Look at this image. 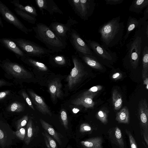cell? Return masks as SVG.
<instances>
[{
    "label": "cell",
    "instance_id": "obj_2",
    "mask_svg": "<svg viewBox=\"0 0 148 148\" xmlns=\"http://www.w3.org/2000/svg\"><path fill=\"white\" fill-rule=\"evenodd\" d=\"M35 37L45 44L53 53L61 52L66 46V42L58 37L46 25L38 23L32 27Z\"/></svg>",
    "mask_w": 148,
    "mask_h": 148
},
{
    "label": "cell",
    "instance_id": "obj_43",
    "mask_svg": "<svg viewBox=\"0 0 148 148\" xmlns=\"http://www.w3.org/2000/svg\"><path fill=\"white\" fill-rule=\"evenodd\" d=\"M6 138L5 132L0 129V141L2 142V143L5 141Z\"/></svg>",
    "mask_w": 148,
    "mask_h": 148
},
{
    "label": "cell",
    "instance_id": "obj_49",
    "mask_svg": "<svg viewBox=\"0 0 148 148\" xmlns=\"http://www.w3.org/2000/svg\"><path fill=\"white\" fill-rule=\"evenodd\" d=\"M66 148H70L69 146H68Z\"/></svg>",
    "mask_w": 148,
    "mask_h": 148
},
{
    "label": "cell",
    "instance_id": "obj_33",
    "mask_svg": "<svg viewBox=\"0 0 148 148\" xmlns=\"http://www.w3.org/2000/svg\"><path fill=\"white\" fill-rule=\"evenodd\" d=\"M108 112L104 109L100 110L97 113V118L101 122L104 124H106L108 123Z\"/></svg>",
    "mask_w": 148,
    "mask_h": 148
},
{
    "label": "cell",
    "instance_id": "obj_10",
    "mask_svg": "<svg viewBox=\"0 0 148 148\" xmlns=\"http://www.w3.org/2000/svg\"><path fill=\"white\" fill-rule=\"evenodd\" d=\"M78 23L76 20L70 16L65 24L58 22H53L49 26V28L60 38L66 42L68 39V33L71 30L72 27Z\"/></svg>",
    "mask_w": 148,
    "mask_h": 148
},
{
    "label": "cell",
    "instance_id": "obj_31",
    "mask_svg": "<svg viewBox=\"0 0 148 148\" xmlns=\"http://www.w3.org/2000/svg\"><path fill=\"white\" fill-rule=\"evenodd\" d=\"M47 148H58L56 142L49 134L44 132L42 133Z\"/></svg>",
    "mask_w": 148,
    "mask_h": 148
},
{
    "label": "cell",
    "instance_id": "obj_48",
    "mask_svg": "<svg viewBox=\"0 0 148 148\" xmlns=\"http://www.w3.org/2000/svg\"><path fill=\"white\" fill-rule=\"evenodd\" d=\"M75 110H73V111L74 113H77L79 111V110L77 109H74Z\"/></svg>",
    "mask_w": 148,
    "mask_h": 148
},
{
    "label": "cell",
    "instance_id": "obj_46",
    "mask_svg": "<svg viewBox=\"0 0 148 148\" xmlns=\"http://www.w3.org/2000/svg\"><path fill=\"white\" fill-rule=\"evenodd\" d=\"M143 79V84H144L146 85V88L148 89V79L147 75L145 76L144 77H142Z\"/></svg>",
    "mask_w": 148,
    "mask_h": 148
},
{
    "label": "cell",
    "instance_id": "obj_45",
    "mask_svg": "<svg viewBox=\"0 0 148 148\" xmlns=\"http://www.w3.org/2000/svg\"><path fill=\"white\" fill-rule=\"evenodd\" d=\"M122 76L119 73H116L112 75V77L114 79H120Z\"/></svg>",
    "mask_w": 148,
    "mask_h": 148
},
{
    "label": "cell",
    "instance_id": "obj_38",
    "mask_svg": "<svg viewBox=\"0 0 148 148\" xmlns=\"http://www.w3.org/2000/svg\"><path fill=\"white\" fill-rule=\"evenodd\" d=\"M92 129L90 126L86 123L82 124L79 127V131L82 133L92 132Z\"/></svg>",
    "mask_w": 148,
    "mask_h": 148
},
{
    "label": "cell",
    "instance_id": "obj_9",
    "mask_svg": "<svg viewBox=\"0 0 148 148\" xmlns=\"http://www.w3.org/2000/svg\"><path fill=\"white\" fill-rule=\"evenodd\" d=\"M138 116L141 134L148 145V107L146 99L140 100L138 104Z\"/></svg>",
    "mask_w": 148,
    "mask_h": 148
},
{
    "label": "cell",
    "instance_id": "obj_30",
    "mask_svg": "<svg viewBox=\"0 0 148 148\" xmlns=\"http://www.w3.org/2000/svg\"><path fill=\"white\" fill-rule=\"evenodd\" d=\"M33 135V128L32 125V121L30 119L28 121L26 126V134L24 141L26 144L28 145Z\"/></svg>",
    "mask_w": 148,
    "mask_h": 148
},
{
    "label": "cell",
    "instance_id": "obj_36",
    "mask_svg": "<svg viewBox=\"0 0 148 148\" xmlns=\"http://www.w3.org/2000/svg\"><path fill=\"white\" fill-rule=\"evenodd\" d=\"M60 117L62 124L66 129H68V121L66 112L62 109L60 112Z\"/></svg>",
    "mask_w": 148,
    "mask_h": 148
},
{
    "label": "cell",
    "instance_id": "obj_40",
    "mask_svg": "<svg viewBox=\"0 0 148 148\" xmlns=\"http://www.w3.org/2000/svg\"><path fill=\"white\" fill-rule=\"evenodd\" d=\"M21 95L29 107L33 110H34L35 109L32 101L26 93L25 91H23L21 92Z\"/></svg>",
    "mask_w": 148,
    "mask_h": 148
},
{
    "label": "cell",
    "instance_id": "obj_20",
    "mask_svg": "<svg viewBox=\"0 0 148 148\" xmlns=\"http://www.w3.org/2000/svg\"><path fill=\"white\" fill-rule=\"evenodd\" d=\"M103 139L101 137L92 138L80 142L84 148H103Z\"/></svg>",
    "mask_w": 148,
    "mask_h": 148
},
{
    "label": "cell",
    "instance_id": "obj_26",
    "mask_svg": "<svg viewBox=\"0 0 148 148\" xmlns=\"http://www.w3.org/2000/svg\"><path fill=\"white\" fill-rule=\"evenodd\" d=\"M51 54L50 55V60L56 65L64 66L67 64L69 62L70 60L67 57L63 54L57 53L54 54V53H52V55Z\"/></svg>",
    "mask_w": 148,
    "mask_h": 148
},
{
    "label": "cell",
    "instance_id": "obj_11",
    "mask_svg": "<svg viewBox=\"0 0 148 148\" xmlns=\"http://www.w3.org/2000/svg\"><path fill=\"white\" fill-rule=\"evenodd\" d=\"M68 39L76 52L92 55V52L78 32L71 29L68 33Z\"/></svg>",
    "mask_w": 148,
    "mask_h": 148
},
{
    "label": "cell",
    "instance_id": "obj_3",
    "mask_svg": "<svg viewBox=\"0 0 148 148\" xmlns=\"http://www.w3.org/2000/svg\"><path fill=\"white\" fill-rule=\"evenodd\" d=\"M11 39L27 56L41 58L53 53L48 49L29 40L22 38Z\"/></svg>",
    "mask_w": 148,
    "mask_h": 148
},
{
    "label": "cell",
    "instance_id": "obj_8",
    "mask_svg": "<svg viewBox=\"0 0 148 148\" xmlns=\"http://www.w3.org/2000/svg\"><path fill=\"white\" fill-rule=\"evenodd\" d=\"M0 15L7 22L12 25L26 34H28L33 30L32 29L26 27L10 9L0 1Z\"/></svg>",
    "mask_w": 148,
    "mask_h": 148
},
{
    "label": "cell",
    "instance_id": "obj_12",
    "mask_svg": "<svg viewBox=\"0 0 148 148\" xmlns=\"http://www.w3.org/2000/svg\"><path fill=\"white\" fill-rule=\"evenodd\" d=\"M147 19L144 16L138 19L131 16H129L127 23L126 33L120 44L121 46H123L132 32L135 29L141 27Z\"/></svg>",
    "mask_w": 148,
    "mask_h": 148
},
{
    "label": "cell",
    "instance_id": "obj_16",
    "mask_svg": "<svg viewBox=\"0 0 148 148\" xmlns=\"http://www.w3.org/2000/svg\"><path fill=\"white\" fill-rule=\"evenodd\" d=\"M111 142L120 148H124L125 144L121 130L118 127L111 129L108 132Z\"/></svg>",
    "mask_w": 148,
    "mask_h": 148
},
{
    "label": "cell",
    "instance_id": "obj_17",
    "mask_svg": "<svg viewBox=\"0 0 148 148\" xmlns=\"http://www.w3.org/2000/svg\"><path fill=\"white\" fill-rule=\"evenodd\" d=\"M62 88V84L57 79L51 81L49 83V90L53 100L55 101L57 98H60L62 96L63 93Z\"/></svg>",
    "mask_w": 148,
    "mask_h": 148
},
{
    "label": "cell",
    "instance_id": "obj_29",
    "mask_svg": "<svg viewBox=\"0 0 148 148\" xmlns=\"http://www.w3.org/2000/svg\"><path fill=\"white\" fill-rule=\"evenodd\" d=\"M112 98L114 109L116 110H119L122 105L121 95L116 90L114 89L112 92Z\"/></svg>",
    "mask_w": 148,
    "mask_h": 148
},
{
    "label": "cell",
    "instance_id": "obj_22",
    "mask_svg": "<svg viewBox=\"0 0 148 148\" xmlns=\"http://www.w3.org/2000/svg\"><path fill=\"white\" fill-rule=\"evenodd\" d=\"M40 121L42 128L60 145L61 142L60 136L58 133L55 130L51 125L44 120L40 119Z\"/></svg>",
    "mask_w": 148,
    "mask_h": 148
},
{
    "label": "cell",
    "instance_id": "obj_42",
    "mask_svg": "<svg viewBox=\"0 0 148 148\" xmlns=\"http://www.w3.org/2000/svg\"><path fill=\"white\" fill-rule=\"evenodd\" d=\"M10 91L7 90L0 92V100L5 98L10 93Z\"/></svg>",
    "mask_w": 148,
    "mask_h": 148
},
{
    "label": "cell",
    "instance_id": "obj_13",
    "mask_svg": "<svg viewBox=\"0 0 148 148\" xmlns=\"http://www.w3.org/2000/svg\"><path fill=\"white\" fill-rule=\"evenodd\" d=\"M35 1L42 14H44V10L47 11L51 15L54 13H63L53 0H35Z\"/></svg>",
    "mask_w": 148,
    "mask_h": 148
},
{
    "label": "cell",
    "instance_id": "obj_28",
    "mask_svg": "<svg viewBox=\"0 0 148 148\" xmlns=\"http://www.w3.org/2000/svg\"><path fill=\"white\" fill-rule=\"evenodd\" d=\"M14 10L16 14L23 20L29 23L32 24H35L36 21V17L16 8L15 7Z\"/></svg>",
    "mask_w": 148,
    "mask_h": 148
},
{
    "label": "cell",
    "instance_id": "obj_34",
    "mask_svg": "<svg viewBox=\"0 0 148 148\" xmlns=\"http://www.w3.org/2000/svg\"><path fill=\"white\" fill-rule=\"evenodd\" d=\"M103 88L101 86L99 85L94 86L84 92L83 95H96L97 92L101 90Z\"/></svg>",
    "mask_w": 148,
    "mask_h": 148
},
{
    "label": "cell",
    "instance_id": "obj_21",
    "mask_svg": "<svg viewBox=\"0 0 148 148\" xmlns=\"http://www.w3.org/2000/svg\"><path fill=\"white\" fill-rule=\"evenodd\" d=\"M148 7V0H134L129 8V10L137 14L141 13L143 10Z\"/></svg>",
    "mask_w": 148,
    "mask_h": 148
},
{
    "label": "cell",
    "instance_id": "obj_25",
    "mask_svg": "<svg viewBox=\"0 0 148 148\" xmlns=\"http://www.w3.org/2000/svg\"><path fill=\"white\" fill-rule=\"evenodd\" d=\"M116 120L119 123L128 124L130 121V115L126 107H123L116 115Z\"/></svg>",
    "mask_w": 148,
    "mask_h": 148
},
{
    "label": "cell",
    "instance_id": "obj_27",
    "mask_svg": "<svg viewBox=\"0 0 148 148\" xmlns=\"http://www.w3.org/2000/svg\"><path fill=\"white\" fill-rule=\"evenodd\" d=\"M142 77L147 75L148 71V45L144 47L142 53Z\"/></svg>",
    "mask_w": 148,
    "mask_h": 148
},
{
    "label": "cell",
    "instance_id": "obj_15",
    "mask_svg": "<svg viewBox=\"0 0 148 148\" xmlns=\"http://www.w3.org/2000/svg\"><path fill=\"white\" fill-rule=\"evenodd\" d=\"M28 92L37 109L42 114H47L51 116V112L42 99L32 91L29 90Z\"/></svg>",
    "mask_w": 148,
    "mask_h": 148
},
{
    "label": "cell",
    "instance_id": "obj_44",
    "mask_svg": "<svg viewBox=\"0 0 148 148\" xmlns=\"http://www.w3.org/2000/svg\"><path fill=\"white\" fill-rule=\"evenodd\" d=\"M10 84L5 80L0 79V87L5 86H10Z\"/></svg>",
    "mask_w": 148,
    "mask_h": 148
},
{
    "label": "cell",
    "instance_id": "obj_37",
    "mask_svg": "<svg viewBox=\"0 0 148 148\" xmlns=\"http://www.w3.org/2000/svg\"><path fill=\"white\" fill-rule=\"evenodd\" d=\"M125 132L129 138L130 148H138L136 140L131 133L127 130H126Z\"/></svg>",
    "mask_w": 148,
    "mask_h": 148
},
{
    "label": "cell",
    "instance_id": "obj_1",
    "mask_svg": "<svg viewBox=\"0 0 148 148\" xmlns=\"http://www.w3.org/2000/svg\"><path fill=\"white\" fill-rule=\"evenodd\" d=\"M125 25L120 16L112 18L99 27L101 45L108 49L121 44L123 37Z\"/></svg>",
    "mask_w": 148,
    "mask_h": 148
},
{
    "label": "cell",
    "instance_id": "obj_47",
    "mask_svg": "<svg viewBox=\"0 0 148 148\" xmlns=\"http://www.w3.org/2000/svg\"><path fill=\"white\" fill-rule=\"evenodd\" d=\"M0 27H3V24L1 18L0 16Z\"/></svg>",
    "mask_w": 148,
    "mask_h": 148
},
{
    "label": "cell",
    "instance_id": "obj_39",
    "mask_svg": "<svg viewBox=\"0 0 148 148\" xmlns=\"http://www.w3.org/2000/svg\"><path fill=\"white\" fill-rule=\"evenodd\" d=\"M16 136L20 140H24L26 134V130L25 128L22 127L15 132Z\"/></svg>",
    "mask_w": 148,
    "mask_h": 148
},
{
    "label": "cell",
    "instance_id": "obj_14",
    "mask_svg": "<svg viewBox=\"0 0 148 148\" xmlns=\"http://www.w3.org/2000/svg\"><path fill=\"white\" fill-rule=\"evenodd\" d=\"M0 42L7 49L14 53L17 58L21 59L27 56L11 38H0Z\"/></svg>",
    "mask_w": 148,
    "mask_h": 148
},
{
    "label": "cell",
    "instance_id": "obj_23",
    "mask_svg": "<svg viewBox=\"0 0 148 148\" xmlns=\"http://www.w3.org/2000/svg\"><path fill=\"white\" fill-rule=\"evenodd\" d=\"M21 60L24 63L31 65L40 70L46 71L48 69L47 67L43 63L34 59L31 57L27 56Z\"/></svg>",
    "mask_w": 148,
    "mask_h": 148
},
{
    "label": "cell",
    "instance_id": "obj_24",
    "mask_svg": "<svg viewBox=\"0 0 148 148\" xmlns=\"http://www.w3.org/2000/svg\"><path fill=\"white\" fill-rule=\"evenodd\" d=\"M15 7L35 17L38 15L37 10L33 6L27 5L24 6L20 3L18 0H14L10 1Z\"/></svg>",
    "mask_w": 148,
    "mask_h": 148
},
{
    "label": "cell",
    "instance_id": "obj_19",
    "mask_svg": "<svg viewBox=\"0 0 148 148\" xmlns=\"http://www.w3.org/2000/svg\"><path fill=\"white\" fill-rule=\"evenodd\" d=\"M95 95H82L73 100L71 103L75 105L83 106L86 108H92L95 105L93 99Z\"/></svg>",
    "mask_w": 148,
    "mask_h": 148
},
{
    "label": "cell",
    "instance_id": "obj_32",
    "mask_svg": "<svg viewBox=\"0 0 148 148\" xmlns=\"http://www.w3.org/2000/svg\"><path fill=\"white\" fill-rule=\"evenodd\" d=\"M23 104L18 102H15L11 103L8 107V110L11 112H20L24 110Z\"/></svg>",
    "mask_w": 148,
    "mask_h": 148
},
{
    "label": "cell",
    "instance_id": "obj_18",
    "mask_svg": "<svg viewBox=\"0 0 148 148\" xmlns=\"http://www.w3.org/2000/svg\"><path fill=\"white\" fill-rule=\"evenodd\" d=\"M77 53L79 58L88 65L97 69L101 70L103 69L102 64L93 56L79 52Z\"/></svg>",
    "mask_w": 148,
    "mask_h": 148
},
{
    "label": "cell",
    "instance_id": "obj_5",
    "mask_svg": "<svg viewBox=\"0 0 148 148\" xmlns=\"http://www.w3.org/2000/svg\"><path fill=\"white\" fill-rule=\"evenodd\" d=\"M85 42L92 51V56L99 61L112 62L116 60L117 58L116 52L107 49L95 41L86 39Z\"/></svg>",
    "mask_w": 148,
    "mask_h": 148
},
{
    "label": "cell",
    "instance_id": "obj_41",
    "mask_svg": "<svg viewBox=\"0 0 148 148\" xmlns=\"http://www.w3.org/2000/svg\"><path fill=\"white\" fill-rule=\"evenodd\" d=\"M104 1L106 5H116L123 3L124 0H105Z\"/></svg>",
    "mask_w": 148,
    "mask_h": 148
},
{
    "label": "cell",
    "instance_id": "obj_35",
    "mask_svg": "<svg viewBox=\"0 0 148 148\" xmlns=\"http://www.w3.org/2000/svg\"><path fill=\"white\" fill-rule=\"evenodd\" d=\"M28 120V117L27 115L23 116L20 119L18 120L16 124L17 130L24 126L27 124Z\"/></svg>",
    "mask_w": 148,
    "mask_h": 148
},
{
    "label": "cell",
    "instance_id": "obj_6",
    "mask_svg": "<svg viewBox=\"0 0 148 148\" xmlns=\"http://www.w3.org/2000/svg\"><path fill=\"white\" fill-rule=\"evenodd\" d=\"M71 58L74 67L66 78L68 86L70 89L80 81L84 76V66L78 56L73 55Z\"/></svg>",
    "mask_w": 148,
    "mask_h": 148
},
{
    "label": "cell",
    "instance_id": "obj_7",
    "mask_svg": "<svg viewBox=\"0 0 148 148\" xmlns=\"http://www.w3.org/2000/svg\"><path fill=\"white\" fill-rule=\"evenodd\" d=\"M0 66L7 74L15 78L26 79L29 76V73L22 66L8 59L2 61Z\"/></svg>",
    "mask_w": 148,
    "mask_h": 148
},
{
    "label": "cell",
    "instance_id": "obj_4",
    "mask_svg": "<svg viewBox=\"0 0 148 148\" xmlns=\"http://www.w3.org/2000/svg\"><path fill=\"white\" fill-rule=\"evenodd\" d=\"M75 13L82 19L88 20L93 14L96 5L95 0H69Z\"/></svg>",
    "mask_w": 148,
    "mask_h": 148
}]
</instances>
